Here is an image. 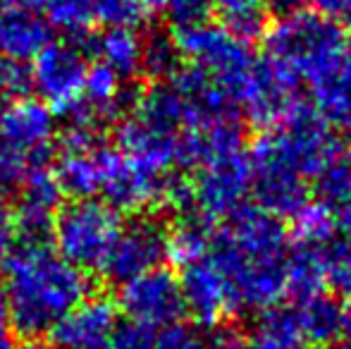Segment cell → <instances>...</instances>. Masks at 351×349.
I'll return each instance as SVG.
<instances>
[{"mask_svg":"<svg viewBox=\"0 0 351 349\" xmlns=\"http://www.w3.org/2000/svg\"><path fill=\"white\" fill-rule=\"evenodd\" d=\"M165 10H167V17H170V24L175 27V32H180V29L208 22L213 3L210 0H167Z\"/></svg>","mask_w":351,"mask_h":349,"instance_id":"cell-39","label":"cell"},{"mask_svg":"<svg viewBox=\"0 0 351 349\" xmlns=\"http://www.w3.org/2000/svg\"><path fill=\"white\" fill-rule=\"evenodd\" d=\"M337 154L339 144L328 120L315 110V106L299 101L273 130H265L254 141L249 158L285 165L306 180L332 163Z\"/></svg>","mask_w":351,"mask_h":349,"instance_id":"cell-3","label":"cell"},{"mask_svg":"<svg viewBox=\"0 0 351 349\" xmlns=\"http://www.w3.org/2000/svg\"><path fill=\"white\" fill-rule=\"evenodd\" d=\"M62 196L65 194H62L51 165H34L17 194V213L56 218L58 208L62 206Z\"/></svg>","mask_w":351,"mask_h":349,"instance_id":"cell-25","label":"cell"},{"mask_svg":"<svg viewBox=\"0 0 351 349\" xmlns=\"http://www.w3.org/2000/svg\"><path fill=\"white\" fill-rule=\"evenodd\" d=\"M323 258L335 297L351 299V239L335 234L330 242L323 244Z\"/></svg>","mask_w":351,"mask_h":349,"instance_id":"cell-31","label":"cell"},{"mask_svg":"<svg viewBox=\"0 0 351 349\" xmlns=\"http://www.w3.org/2000/svg\"><path fill=\"white\" fill-rule=\"evenodd\" d=\"M162 175L117 156L106 184H103V201L117 213H139L141 208L158 204L160 199Z\"/></svg>","mask_w":351,"mask_h":349,"instance_id":"cell-17","label":"cell"},{"mask_svg":"<svg viewBox=\"0 0 351 349\" xmlns=\"http://www.w3.org/2000/svg\"><path fill=\"white\" fill-rule=\"evenodd\" d=\"M86 51L120 80H132L141 72V36L134 29H106L101 34H91Z\"/></svg>","mask_w":351,"mask_h":349,"instance_id":"cell-20","label":"cell"},{"mask_svg":"<svg viewBox=\"0 0 351 349\" xmlns=\"http://www.w3.org/2000/svg\"><path fill=\"white\" fill-rule=\"evenodd\" d=\"M34 165L36 163L24 154L0 144V201L19 194V189H22L24 180L32 173Z\"/></svg>","mask_w":351,"mask_h":349,"instance_id":"cell-34","label":"cell"},{"mask_svg":"<svg viewBox=\"0 0 351 349\" xmlns=\"http://www.w3.org/2000/svg\"><path fill=\"white\" fill-rule=\"evenodd\" d=\"M12 316H10V306H8V297L3 292V285H0V349H8L10 335H12Z\"/></svg>","mask_w":351,"mask_h":349,"instance_id":"cell-43","label":"cell"},{"mask_svg":"<svg viewBox=\"0 0 351 349\" xmlns=\"http://www.w3.org/2000/svg\"><path fill=\"white\" fill-rule=\"evenodd\" d=\"M88 36V34H86ZM86 36L53 38L32 60L34 91L51 110L67 112L79 103L88 75Z\"/></svg>","mask_w":351,"mask_h":349,"instance_id":"cell-6","label":"cell"},{"mask_svg":"<svg viewBox=\"0 0 351 349\" xmlns=\"http://www.w3.org/2000/svg\"><path fill=\"white\" fill-rule=\"evenodd\" d=\"M158 204L167 206L172 213H177L180 218L196 213V186L189 177L184 175H167L162 177L160 186V199Z\"/></svg>","mask_w":351,"mask_h":349,"instance_id":"cell-35","label":"cell"},{"mask_svg":"<svg viewBox=\"0 0 351 349\" xmlns=\"http://www.w3.org/2000/svg\"><path fill=\"white\" fill-rule=\"evenodd\" d=\"M53 41V24L41 10L0 5V58L29 62Z\"/></svg>","mask_w":351,"mask_h":349,"instance_id":"cell-16","label":"cell"},{"mask_svg":"<svg viewBox=\"0 0 351 349\" xmlns=\"http://www.w3.org/2000/svg\"><path fill=\"white\" fill-rule=\"evenodd\" d=\"M117 306L103 297H88L74 306L51 330L56 349H98L106 347L117 326Z\"/></svg>","mask_w":351,"mask_h":349,"instance_id":"cell-14","label":"cell"},{"mask_svg":"<svg viewBox=\"0 0 351 349\" xmlns=\"http://www.w3.org/2000/svg\"><path fill=\"white\" fill-rule=\"evenodd\" d=\"M175 41L182 56L208 70L215 84L225 88L232 96V101L237 103L239 88L256 60L251 48L237 41L225 27L213 22L180 29V32H175Z\"/></svg>","mask_w":351,"mask_h":349,"instance_id":"cell-5","label":"cell"},{"mask_svg":"<svg viewBox=\"0 0 351 349\" xmlns=\"http://www.w3.org/2000/svg\"><path fill=\"white\" fill-rule=\"evenodd\" d=\"M8 349H56V347L46 345V342H41V340H22V342H17V345H10Z\"/></svg>","mask_w":351,"mask_h":349,"instance_id":"cell-46","label":"cell"},{"mask_svg":"<svg viewBox=\"0 0 351 349\" xmlns=\"http://www.w3.org/2000/svg\"><path fill=\"white\" fill-rule=\"evenodd\" d=\"M213 8L220 10L225 17L239 12H249V10H261L265 5V0H210Z\"/></svg>","mask_w":351,"mask_h":349,"instance_id":"cell-42","label":"cell"},{"mask_svg":"<svg viewBox=\"0 0 351 349\" xmlns=\"http://www.w3.org/2000/svg\"><path fill=\"white\" fill-rule=\"evenodd\" d=\"M3 292L8 297L12 330L24 340H38L91 297L86 270L74 268L53 247L14 244L3 263Z\"/></svg>","mask_w":351,"mask_h":349,"instance_id":"cell-1","label":"cell"},{"mask_svg":"<svg viewBox=\"0 0 351 349\" xmlns=\"http://www.w3.org/2000/svg\"><path fill=\"white\" fill-rule=\"evenodd\" d=\"M10 5H19V8H29V10H43L46 0H8Z\"/></svg>","mask_w":351,"mask_h":349,"instance_id":"cell-47","label":"cell"},{"mask_svg":"<svg viewBox=\"0 0 351 349\" xmlns=\"http://www.w3.org/2000/svg\"><path fill=\"white\" fill-rule=\"evenodd\" d=\"M146 14L139 0H96L93 22L106 29H136L146 22Z\"/></svg>","mask_w":351,"mask_h":349,"instance_id":"cell-32","label":"cell"},{"mask_svg":"<svg viewBox=\"0 0 351 349\" xmlns=\"http://www.w3.org/2000/svg\"><path fill=\"white\" fill-rule=\"evenodd\" d=\"M117 306L127 318H134L151 328H167L172 323H180V318L186 313L180 278L167 268H156L122 285Z\"/></svg>","mask_w":351,"mask_h":349,"instance_id":"cell-9","label":"cell"},{"mask_svg":"<svg viewBox=\"0 0 351 349\" xmlns=\"http://www.w3.org/2000/svg\"><path fill=\"white\" fill-rule=\"evenodd\" d=\"M17 244V225H14V213L0 201V263L8 261Z\"/></svg>","mask_w":351,"mask_h":349,"instance_id":"cell-41","label":"cell"},{"mask_svg":"<svg viewBox=\"0 0 351 349\" xmlns=\"http://www.w3.org/2000/svg\"><path fill=\"white\" fill-rule=\"evenodd\" d=\"M34 91L32 65L10 58H0V103L10 106L14 101L29 98Z\"/></svg>","mask_w":351,"mask_h":349,"instance_id":"cell-33","label":"cell"},{"mask_svg":"<svg viewBox=\"0 0 351 349\" xmlns=\"http://www.w3.org/2000/svg\"><path fill=\"white\" fill-rule=\"evenodd\" d=\"M108 347L110 349H153L156 347V328L134 321V318L117 321L115 330H112L110 340H108Z\"/></svg>","mask_w":351,"mask_h":349,"instance_id":"cell-36","label":"cell"},{"mask_svg":"<svg viewBox=\"0 0 351 349\" xmlns=\"http://www.w3.org/2000/svg\"><path fill=\"white\" fill-rule=\"evenodd\" d=\"M177 136L160 134V132L141 125L136 117H125L115 130V149L132 163L162 175L175 163Z\"/></svg>","mask_w":351,"mask_h":349,"instance_id":"cell-18","label":"cell"},{"mask_svg":"<svg viewBox=\"0 0 351 349\" xmlns=\"http://www.w3.org/2000/svg\"><path fill=\"white\" fill-rule=\"evenodd\" d=\"M134 117L141 125L160 132V134H180V127L186 125V103L172 84L156 82L148 88H141L134 108Z\"/></svg>","mask_w":351,"mask_h":349,"instance_id":"cell-21","label":"cell"},{"mask_svg":"<svg viewBox=\"0 0 351 349\" xmlns=\"http://www.w3.org/2000/svg\"><path fill=\"white\" fill-rule=\"evenodd\" d=\"M287 294L296 304L323 294L328 285V270H325L323 247L318 244L294 242L287 249Z\"/></svg>","mask_w":351,"mask_h":349,"instance_id":"cell-19","label":"cell"},{"mask_svg":"<svg viewBox=\"0 0 351 349\" xmlns=\"http://www.w3.org/2000/svg\"><path fill=\"white\" fill-rule=\"evenodd\" d=\"M268 17H265L263 8L261 10H249V12H239V14H230L225 17V29L241 43H256L265 36L268 32Z\"/></svg>","mask_w":351,"mask_h":349,"instance_id":"cell-38","label":"cell"},{"mask_svg":"<svg viewBox=\"0 0 351 349\" xmlns=\"http://www.w3.org/2000/svg\"><path fill=\"white\" fill-rule=\"evenodd\" d=\"M98 349H110V347H108V345H106V347H98Z\"/></svg>","mask_w":351,"mask_h":349,"instance_id":"cell-51","label":"cell"},{"mask_svg":"<svg viewBox=\"0 0 351 349\" xmlns=\"http://www.w3.org/2000/svg\"><path fill=\"white\" fill-rule=\"evenodd\" d=\"M210 220L204 215H186L182 223L167 234V258L175 265H186L204 261L210 249Z\"/></svg>","mask_w":351,"mask_h":349,"instance_id":"cell-26","label":"cell"},{"mask_svg":"<svg viewBox=\"0 0 351 349\" xmlns=\"http://www.w3.org/2000/svg\"><path fill=\"white\" fill-rule=\"evenodd\" d=\"M180 67L182 53L177 48L175 34L153 29L146 38H141V72H146L151 80H172Z\"/></svg>","mask_w":351,"mask_h":349,"instance_id":"cell-27","label":"cell"},{"mask_svg":"<svg viewBox=\"0 0 351 349\" xmlns=\"http://www.w3.org/2000/svg\"><path fill=\"white\" fill-rule=\"evenodd\" d=\"M244 349H306V340L299 323V309H265L258 318L256 337L246 342Z\"/></svg>","mask_w":351,"mask_h":349,"instance_id":"cell-24","label":"cell"},{"mask_svg":"<svg viewBox=\"0 0 351 349\" xmlns=\"http://www.w3.org/2000/svg\"><path fill=\"white\" fill-rule=\"evenodd\" d=\"M251 191L261 208L275 218H294L304 206H308V186L301 175L270 160H251Z\"/></svg>","mask_w":351,"mask_h":349,"instance_id":"cell-15","label":"cell"},{"mask_svg":"<svg viewBox=\"0 0 351 349\" xmlns=\"http://www.w3.org/2000/svg\"><path fill=\"white\" fill-rule=\"evenodd\" d=\"M313 103L328 125L351 127V43L337 70L313 84Z\"/></svg>","mask_w":351,"mask_h":349,"instance_id":"cell-23","label":"cell"},{"mask_svg":"<svg viewBox=\"0 0 351 349\" xmlns=\"http://www.w3.org/2000/svg\"><path fill=\"white\" fill-rule=\"evenodd\" d=\"M301 5H311L315 12L325 14V17H332V14H342L347 0H299Z\"/></svg>","mask_w":351,"mask_h":349,"instance_id":"cell-44","label":"cell"},{"mask_svg":"<svg viewBox=\"0 0 351 349\" xmlns=\"http://www.w3.org/2000/svg\"><path fill=\"white\" fill-rule=\"evenodd\" d=\"M153 349H213L206 333L196 330L186 323H172L162 328L156 335V347Z\"/></svg>","mask_w":351,"mask_h":349,"instance_id":"cell-37","label":"cell"},{"mask_svg":"<svg viewBox=\"0 0 351 349\" xmlns=\"http://www.w3.org/2000/svg\"><path fill=\"white\" fill-rule=\"evenodd\" d=\"M315 204L323 206L332 215L342 213L351 206V163L335 158L313 177Z\"/></svg>","mask_w":351,"mask_h":349,"instance_id":"cell-28","label":"cell"},{"mask_svg":"<svg viewBox=\"0 0 351 349\" xmlns=\"http://www.w3.org/2000/svg\"><path fill=\"white\" fill-rule=\"evenodd\" d=\"M299 101V77L270 58H256L237 96L239 110L261 130H273Z\"/></svg>","mask_w":351,"mask_h":349,"instance_id":"cell-8","label":"cell"},{"mask_svg":"<svg viewBox=\"0 0 351 349\" xmlns=\"http://www.w3.org/2000/svg\"><path fill=\"white\" fill-rule=\"evenodd\" d=\"M347 156H349V163H351V130H349V134H347Z\"/></svg>","mask_w":351,"mask_h":349,"instance_id":"cell-49","label":"cell"},{"mask_svg":"<svg viewBox=\"0 0 351 349\" xmlns=\"http://www.w3.org/2000/svg\"><path fill=\"white\" fill-rule=\"evenodd\" d=\"M263 41L270 60L311 86L337 70L349 46L335 19L306 8L275 19Z\"/></svg>","mask_w":351,"mask_h":349,"instance_id":"cell-2","label":"cell"},{"mask_svg":"<svg viewBox=\"0 0 351 349\" xmlns=\"http://www.w3.org/2000/svg\"><path fill=\"white\" fill-rule=\"evenodd\" d=\"M139 3L146 12H153V10H165L167 0H139Z\"/></svg>","mask_w":351,"mask_h":349,"instance_id":"cell-48","label":"cell"},{"mask_svg":"<svg viewBox=\"0 0 351 349\" xmlns=\"http://www.w3.org/2000/svg\"><path fill=\"white\" fill-rule=\"evenodd\" d=\"M96 0H46L43 10L51 24L65 29L72 38L91 34Z\"/></svg>","mask_w":351,"mask_h":349,"instance_id":"cell-29","label":"cell"},{"mask_svg":"<svg viewBox=\"0 0 351 349\" xmlns=\"http://www.w3.org/2000/svg\"><path fill=\"white\" fill-rule=\"evenodd\" d=\"M335 223H337L339 234H342V237H347V239H351V206H349V208H344L342 213L335 215Z\"/></svg>","mask_w":351,"mask_h":349,"instance_id":"cell-45","label":"cell"},{"mask_svg":"<svg viewBox=\"0 0 351 349\" xmlns=\"http://www.w3.org/2000/svg\"><path fill=\"white\" fill-rule=\"evenodd\" d=\"M167 258V232L156 218H134L122 225L110 254L98 270L112 285H127L151 270L160 268Z\"/></svg>","mask_w":351,"mask_h":349,"instance_id":"cell-7","label":"cell"},{"mask_svg":"<svg viewBox=\"0 0 351 349\" xmlns=\"http://www.w3.org/2000/svg\"><path fill=\"white\" fill-rule=\"evenodd\" d=\"M210 340V347L213 349H244L246 347V337L234 323H217L213 326V333L208 335Z\"/></svg>","mask_w":351,"mask_h":349,"instance_id":"cell-40","label":"cell"},{"mask_svg":"<svg viewBox=\"0 0 351 349\" xmlns=\"http://www.w3.org/2000/svg\"><path fill=\"white\" fill-rule=\"evenodd\" d=\"M291 220H294V225H291L294 242H306V244H318V247H323L325 242H330V239L337 234L335 215L318 204L304 206Z\"/></svg>","mask_w":351,"mask_h":349,"instance_id":"cell-30","label":"cell"},{"mask_svg":"<svg viewBox=\"0 0 351 349\" xmlns=\"http://www.w3.org/2000/svg\"><path fill=\"white\" fill-rule=\"evenodd\" d=\"M122 230L120 213L106 201L74 199L53 218V249L79 270L101 268Z\"/></svg>","mask_w":351,"mask_h":349,"instance_id":"cell-4","label":"cell"},{"mask_svg":"<svg viewBox=\"0 0 351 349\" xmlns=\"http://www.w3.org/2000/svg\"><path fill=\"white\" fill-rule=\"evenodd\" d=\"M56 139V115L43 101L22 98L0 108V144L24 154L36 165L48 163Z\"/></svg>","mask_w":351,"mask_h":349,"instance_id":"cell-11","label":"cell"},{"mask_svg":"<svg viewBox=\"0 0 351 349\" xmlns=\"http://www.w3.org/2000/svg\"><path fill=\"white\" fill-rule=\"evenodd\" d=\"M222 230L251 261L285 258L287 249H289L282 220L263 210L261 206L241 204L239 208L227 215V225Z\"/></svg>","mask_w":351,"mask_h":349,"instance_id":"cell-12","label":"cell"},{"mask_svg":"<svg viewBox=\"0 0 351 349\" xmlns=\"http://www.w3.org/2000/svg\"><path fill=\"white\" fill-rule=\"evenodd\" d=\"M342 17H344V19H347V24H349V27H351V8L347 10V12H344V14H342Z\"/></svg>","mask_w":351,"mask_h":349,"instance_id":"cell-50","label":"cell"},{"mask_svg":"<svg viewBox=\"0 0 351 349\" xmlns=\"http://www.w3.org/2000/svg\"><path fill=\"white\" fill-rule=\"evenodd\" d=\"M299 323L304 340L330 347L344 333V306L335 294H318L299 304Z\"/></svg>","mask_w":351,"mask_h":349,"instance_id":"cell-22","label":"cell"},{"mask_svg":"<svg viewBox=\"0 0 351 349\" xmlns=\"http://www.w3.org/2000/svg\"><path fill=\"white\" fill-rule=\"evenodd\" d=\"M180 289L184 309L201 326L213 328L222 323L225 313L237 311L230 285L210 261H199L182 268Z\"/></svg>","mask_w":351,"mask_h":349,"instance_id":"cell-13","label":"cell"},{"mask_svg":"<svg viewBox=\"0 0 351 349\" xmlns=\"http://www.w3.org/2000/svg\"><path fill=\"white\" fill-rule=\"evenodd\" d=\"M254 170L249 156L232 154L215 158L199 168L196 186V210L206 220L227 218L234 208L244 204V196L251 189Z\"/></svg>","mask_w":351,"mask_h":349,"instance_id":"cell-10","label":"cell"}]
</instances>
